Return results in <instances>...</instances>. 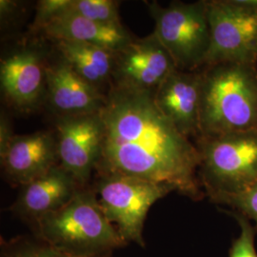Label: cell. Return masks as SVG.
<instances>
[{
	"label": "cell",
	"instance_id": "6da1fadb",
	"mask_svg": "<svg viewBox=\"0 0 257 257\" xmlns=\"http://www.w3.org/2000/svg\"><path fill=\"white\" fill-rule=\"evenodd\" d=\"M154 94L110 85L100 111L104 137L95 172L163 184L200 200L198 149L157 108Z\"/></svg>",
	"mask_w": 257,
	"mask_h": 257
},
{
	"label": "cell",
	"instance_id": "7a4b0ae2",
	"mask_svg": "<svg viewBox=\"0 0 257 257\" xmlns=\"http://www.w3.org/2000/svg\"><path fill=\"white\" fill-rule=\"evenodd\" d=\"M200 73V138L257 130V66L220 63Z\"/></svg>",
	"mask_w": 257,
	"mask_h": 257
},
{
	"label": "cell",
	"instance_id": "3957f363",
	"mask_svg": "<svg viewBox=\"0 0 257 257\" xmlns=\"http://www.w3.org/2000/svg\"><path fill=\"white\" fill-rule=\"evenodd\" d=\"M34 228L37 238L78 253H108L127 245L107 218L91 186L81 187L69 202Z\"/></svg>",
	"mask_w": 257,
	"mask_h": 257
},
{
	"label": "cell",
	"instance_id": "277c9868",
	"mask_svg": "<svg viewBox=\"0 0 257 257\" xmlns=\"http://www.w3.org/2000/svg\"><path fill=\"white\" fill-rule=\"evenodd\" d=\"M199 179L213 203L257 183V130L197 139Z\"/></svg>",
	"mask_w": 257,
	"mask_h": 257
},
{
	"label": "cell",
	"instance_id": "5b68a950",
	"mask_svg": "<svg viewBox=\"0 0 257 257\" xmlns=\"http://www.w3.org/2000/svg\"><path fill=\"white\" fill-rule=\"evenodd\" d=\"M145 3L156 23L154 33L176 68L185 72L202 69L211 44L207 1H175L167 7L156 1Z\"/></svg>",
	"mask_w": 257,
	"mask_h": 257
},
{
	"label": "cell",
	"instance_id": "8992f818",
	"mask_svg": "<svg viewBox=\"0 0 257 257\" xmlns=\"http://www.w3.org/2000/svg\"><path fill=\"white\" fill-rule=\"evenodd\" d=\"M107 218L127 244L145 247L143 228L151 207L171 192V187L131 175L97 174L92 186Z\"/></svg>",
	"mask_w": 257,
	"mask_h": 257
},
{
	"label": "cell",
	"instance_id": "52a82bcc",
	"mask_svg": "<svg viewBox=\"0 0 257 257\" xmlns=\"http://www.w3.org/2000/svg\"><path fill=\"white\" fill-rule=\"evenodd\" d=\"M211 44L204 67L257 66V0H209Z\"/></svg>",
	"mask_w": 257,
	"mask_h": 257
},
{
	"label": "cell",
	"instance_id": "ba28073f",
	"mask_svg": "<svg viewBox=\"0 0 257 257\" xmlns=\"http://www.w3.org/2000/svg\"><path fill=\"white\" fill-rule=\"evenodd\" d=\"M54 132L59 164L82 187L89 186L101 156L104 131L100 112L55 117Z\"/></svg>",
	"mask_w": 257,
	"mask_h": 257
},
{
	"label": "cell",
	"instance_id": "9c48e42d",
	"mask_svg": "<svg viewBox=\"0 0 257 257\" xmlns=\"http://www.w3.org/2000/svg\"><path fill=\"white\" fill-rule=\"evenodd\" d=\"M43 48L22 47L0 64V84L5 100L20 112H32L46 101L48 57Z\"/></svg>",
	"mask_w": 257,
	"mask_h": 257
},
{
	"label": "cell",
	"instance_id": "30bf717a",
	"mask_svg": "<svg viewBox=\"0 0 257 257\" xmlns=\"http://www.w3.org/2000/svg\"><path fill=\"white\" fill-rule=\"evenodd\" d=\"M176 69L173 57L153 33L135 38L116 53L111 85L155 93Z\"/></svg>",
	"mask_w": 257,
	"mask_h": 257
},
{
	"label": "cell",
	"instance_id": "8fae6325",
	"mask_svg": "<svg viewBox=\"0 0 257 257\" xmlns=\"http://www.w3.org/2000/svg\"><path fill=\"white\" fill-rule=\"evenodd\" d=\"M46 103L55 117L100 112L107 94L87 82L57 54L47 61Z\"/></svg>",
	"mask_w": 257,
	"mask_h": 257
},
{
	"label": "cell",
	"instance_id": "7c38bea8",
	"mask_svg": "<svg viewBox=\"0 0 257 257\" xmlns=\"http://www.w3.org/2000/svg\"><path fill=\"white\" fill-rule=\"evenodd\" d=\"M10 183L24 186L59 164L54 131L15 136L7 152L0 156Z\"/></svg>",
	"mask_w": 257,
	"mask_h": 257
},
{
	"label": "cell",
	"instance_id": "4fadbf2b",
	"mask_svg": "<svg viewBox=\"0 0 257 257\" xmlns=\"http://www.w3.org/2000/svg\"><path fill=\"white\" fill-rule=\"evenodd\" d=\"M157 108L188 138L200 137V73L178 69L154 94Z\"/></svg>",
	"mask_w": 257,
	"mask_h": 257
},
{
	"label": "cell",
	"instance_id": "5bb4252c",
	"mask_svg": "<svg viewBox=\"0 0 257 257\" xmlns=\"http://www.w3.org/2000/svg\"><path fill=\"white\" fill-rule=\"evenodd\" d=\"M82 186L60 164L21 187L11 211L35 227L48 214L59 210Z\"/></svg>",
	"mask_w": 257,
	"mask_h": 257
},
{
	"label": "cell",
	"instance_id": "9a60e30c",
	"mask_svg": "<svg viewBox=\"0 0 257 257\" xmlns=\"http://www.w3.org/2000/svg\"><path fill=\"white\" fill-rule=\"evenodd\" d=\"M42 35L53 42L70 41L119 52L135 39L122 24H108L64 15L51 22Z\"/></svg>",
	"mask_w": 257,
	"mask_h": 257
},
{
	"label": "cell",
	"instance_id": "2e32d148",
	"mask_svg": "<svg viewBox=\"0 0 257 257\" xmlns=\"http://www.w3.org/2000/svg\"><path fill=\"white\" fill-rule=\"evenodd\" d=\"M54 43L57 54L61 55L75 73L87 82L101 92L107 84L111 85L115 52L78 42L57 41Z\"/></svg>",
	"mask_w": 257,
	"mask_h": 257
},
{
	"label": "cell",
	"instance_id": "e0dca14e",
	"mask_svg": "<svg viewBox=\"0 0 257 257\" xmlns=\"http://www.w3.org/2000/svg\"><path fill=\"white\" fill-rule=\"evenodd\" d=\"M1 257H112V252L87 254L51 245L41 239L18 237L1 242Z\"/></svg>",
	"mask_w": 257,
	"mask_h": 257
},
{
	"label": "cell",
	"instance_id": "ac0fdd59",
	"mask_svg": "<svg viewBox=\"0 0 257 257\" xmlns=\"http://www.w3.org/2000/svg\"><path fill=\"white\" fill-rule=\"evenodd\" d=\"M118 8L119 2L113 0H71L65 15H73L101 23L121 24Z\"/></svg>",
	"mask_w": 257,
	"mask_h": 257
},
{
	"label": "cell",
	"instance_id": "d6986e66",
	"mask_svg": "<svg viewBox=\"0 0 257 257\" xmlns=\"http://www.w3.org/2000/svg\"><path fill=\"white\" fill-rule=\"evenodd\" d=\"M228 213L237 220L241 229L238 238L232 242L230 247V257H257L254 247L256 227H253L249 219L239 212L233 211Z\"/></svg>",
	"mask_w": 257,
	"mask_h": 257
},
{
	"label": "cell",
	"instance_id": "ffe728a7",
	"mask_svg": "<svg viewBox=\"0 0 257 257\" xmlns=\"http://www.w3.org/2000/svg\"><path fill=\"white\" fill-rule=\"evenodd\" d=\"M71 0H40L37 2L36 17L31 25L34 33L42 31L55 19L67 13Z\"/></svg>",
	"mask_w": 257,
	"mask_h": 257
},
{
	"label": "cell",
	"instance_id": "44dd1931",
	"mask_svg": "<svg viewBox=\"0 0 257 257\" xmlns=\"http://www.w3.org/2000/svg\"><path fill=\"white\" fill-rule=\"evenodd\" d=\"M220 204L229 205L248 219L254 221L257 229V183L242 193L225 198Z\"/></svg>",
	"mask_w": 257,
	"mask_h": 257
},
{
	"label": "cell",
	"instance_id": "7402d4cb",
	"mask_svg": "<svg viewBox=\"0 0 257 257\" xmlns=\"http://www.w3.org/2000/svg\"><path fill=\"white\" fill-rule=\"evenodd\" d=\"M16 135L13 133L9 116L1 111L0 115V156H4Z\"/></svg>",
	"mask_w": 257,
	"mask_h": 257
},
{
	"label": "cell",
	"instance_id": "603a6c76",
	"mask_svg": "<svg viewBox=\"0 0 257 257\" xmlns=\"http://www.w3.org/2000/svg\"><path fill=\"white\" fill-rule=\"evenodd\" d=\"M19 2L12 0H1L0 1V18L1 22L6 24L9 20L14 19L18 14L19 8Z\"/></svg>",
	"mask_w": 257,
	"mask_h": 257
}]
</instances>
